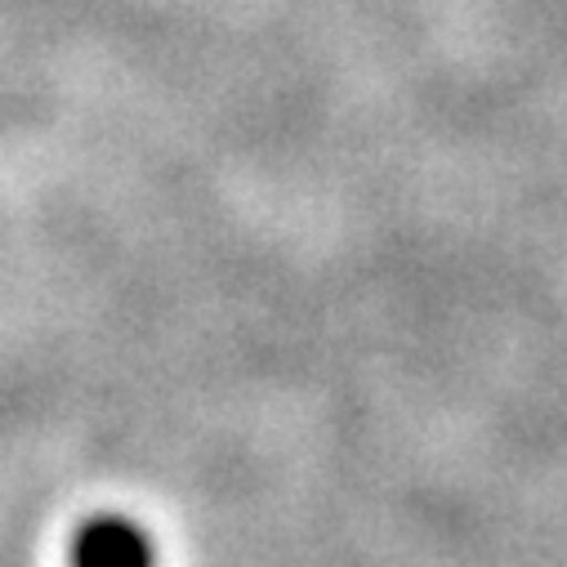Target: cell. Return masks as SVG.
<instances>
[{"label": "cell", "mask_w": 567, "mask_h": 567, "mask_svg": "<svg viewBox=\"0 0 567 567\" xmlns=\"http://www.w3.org/2000/svg\"><path fill=\"white\" fill-rule=\"evenodd\" d=\"M72 567H153V545L125 518H94L72 540Z\"/></svg>", "instance_id": "cell-1"}]
</instances>
